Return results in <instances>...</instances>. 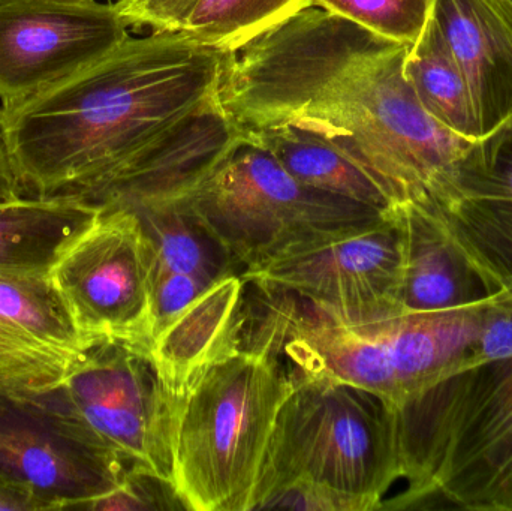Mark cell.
Returning a JSON list of instances; mask_svg holds the SVG:
<instances>
[{"label": "cell", "instance_id": "1", "mask_svg": "<svg viewBox=\"0 0 512 511\" xmlns=\"http://www.w3.org/2000/svg\"><path fill=\"white\" fill-rule=\"evenodd\" d=\"M409 45L309 5L228 54L219 99L240 129L292 125L324 138L393 209L424 206L474 141L418 101Z\"/></svg>", "mask_w": 512, "mask_h": 511}, {"label": "cell", "instance_id": "2", "mask_svg": "<svg viewBox=\"0 0 512 511\" xmlns=\"http://www.w3.org/2000/svg\"><path fill=\"white\" fill-rule=\"evenodd\" d=\"M228 53L182 32L129 36L23 107L0 137L27 197L80 195L219 95Z\"/></svg>", "mask_w": 512, "mask_h": 511}, {"label": "cell", "instance_id": "3", "mask_svg": "<svg viewBox=\"0 0 512 511\" xmlns=\"http://www.w3.org/2000/svg\"><path fill=\"white\" fill-rule=\"evenodd\" d=\"M258 293L254 309L246 311L245 342L276 356L295 377L349 384L400 407L480 362L487 303L348 323L291 294Z\"/></svg>", "mask_w": 512, "mask_h": 511}, {"label": "cell", "instance_id": "4", "mask_svg": "<svg viewBox=\"0 0 512 511\" xmlns=\"http://www.w3.org/2000/svg\"><path fill=\"white\" fill-rule=\"evenodd\" d=\"M294 386L276 356L245 344L192 384L174 422L173 483L186 510L251 511L277 414Z\"/></svg>", "mask_w": 512, "mask_h": 511}, {"label": "cell", "instance_id": "5", "mask_svg": "<svg viewBox=\"0 0 512 511\" xmlns=\"http://www.w3.org/2000/svg\"><path fill=\"white\" fill-rule=\"evenodd\" d=\"M292 377L294 390L277 414L251 511L259 498L297 480L381 510L385 495L402 480L396 408L349 384Z\"/></svg>", "mask_w": 512, "mask_h": 511}, {"label": "cell", "instance_id": "6", "mask_svg": "<svg viewBox=\"0 0 512 511\" xmlns=\"http://www.w3.org/2000/svg\"><path fill=\"white\" fill-rule=\"evenodd\" d=\"M171 200L224 246L242 272L387 215L304 185L245 134L206 177Z\"/></svg>", "mask_w": 512, "mask_h": 511}, {"label": "cell", "instance_id": "7", "mask_svg": "<svg viewBox=\"0 0 512 511\" xmlns=\"http://www.w3.org/2000/svg\"><path fill=\"white\" fill-rule=\"evenodd\" d=\"M38 396L129 468L173 482L177 405L147 351L93 342L75 357L62 383Z\"/></svg>", "mask_w": 512, "mask_h": 511}, {"label": "cell", "instance_id": "8", "mask_svg": "<svg viewBox=\"0 0 512 511\" xmlns=\"http://www.w3.org/2000/svg\"><path fill=\"white\" fill-rule=\"evenodd\" d=\"M152 269V249L137 213L105 206L48 278L87 345L116 341L149 353Z\"/></svg>", "mask_w": 512, "mask_h": 511}, {"label": "cell", "instance_id": "9", "mask_svg": "<svg viewBox=\"0 0 512 511\" xmlns=\"http://www.w3.org/2000/svg\"><path fill=\"white\" fill-rule=\"evenodd\" d=\"M240 275L256 290L291 294L334 320L372 323L403 314L402 236L390 212Z\"/></svg>", "mask_w": 512, "mask_h": 511}, {"label": "cell", "instance_id": "10", "mask_svg": "<svg viewBox=\"0 0 512 511\" xmlns=\"http://www.w3.org/2000/svg\"><path fill=\"white\" fill-rule=\"evenodd\" d=\"M117 3L0 0V113L80 74L131 36Z\"/></svg>", "mask_w": 512, "mask_h": 511}, {"label": "cell", "instance_id": "11", "mask_svg": "<svg viewBox=\"0 0 512 511\" xmlns=\"http://www.w3.org/2000/svg\"><path fill=\"white\" fill-rule=\"evenodd\" d=\"M128 470L38 393L0 389V474L29 486L47 510H80L113 491Z\"/></svg>", "mask_w": 512, "mask_h": 511}, {"label": "cell", "instance_id": "12", "mask_svg": "<svg viewBox=\"0 0 512 511\" xmlns=\"http://www.w3.org/2000/svg\"><path fill=\"white\" fill-rule=\"evenodd\" d=\"M435 498L454 509L512 511V356L463 372Z\"/></svg>", "mask_w": 512, "mask_h": 511}, {"label": "cell", "instance_id": "13", "mask_svg": "<svg viewBox=\"0 0 512 511\" xmlns=\"http://www.w3.org/2000/svg\"><path fill=\"white\" fill-rule=\"evenodd\" d=\"M432 213L495 293L512 285V117L474 141L438 194Z\"/></svg>", "mask_w": 512, "mask_h": 511}, {"label": "cell", "instance_id": "14", "mask_svg": "<svg viewBox=\"0 0 512 511\" xmlns=\"http://www.w3.org/2000/svg\"><path fill=\"white\" fill-rule=\"evenodd\" d=\"M246 285L240 273L219 279L153 336L149 357L176 405L210 366L243 347Z\"/></svg>", "mask_w": 512, "mask_h": 511}, {"label": "cell", "instance_id": "15", "mask_svg": "<svg viewBox=\"0 0 512 511\" xmlns=\"http://www.w3.org/2000/svg\"><path fill=\"white\" fill-rule=\"evenodd\" d=\"M390 215L402 236L403 314L459 311L495 296L478 267L432 213L405 204L391 209Z\"/></svg>", "mask_w": 512, "mask_h": 511}, {"label": "cell", "instance_id": "16", "mask_svg": "<svg viewBox=\"0 0 512 511\" xmlns=\"http://www.w3.org/2000/svg\"><path fill=\"white\" fill-rule=\"evenodd\" d=\"M430 18L465 74L484 137L512 117V21L492 0H433Z\"/></svg>", "mask_w": 512, "mask_h": 511}, {"label": "cell", "instance_id": "17", "mask_svg": "<svg viewBox=\"0 0 512 511\" xmlns=\"http://www.w3.org/2000/svg\"><path fill=\"white\" fill-rule=\"evenodd\" d=\"M101 207L80 195L23 197L0 203V276H48Z\"/></svg>", "mask_w": 512, "mask_h": 511}, {"label": "cell", "instance_id": "18", "mask_svg": "<svg viewBox=\"0 0 512 511\" xmlns=\"http://www.w3.org/2000/svg\"><path fill=\"white\" fill-rule=\"evenodd\" d=\"M304 185L388 213L393 209L375 182L324 138L292 125L242 129Z\"/></svg>", "mask_w": 512, "mask_h": 511}, {"label": "cell", "instance_id": "19", "mask_svg": "<svg viewBox=\"0 0 512 511\" xmlns=\"http://www.w3.org/2000/svg\"><path fill=\"white\" fill-rule=\"evenodd\" d=\"M152 249L156 273H180L215 284L237 273L224 246L174 200L132 204Z\"/></svg>", "mask_w": 512, "mask_h": 511}, {"label": "cell", "instance_id": "20", "mask_svg": "<svg viewBox=\"0 0 512 511\" xmlns=\"http://www.w3.org/2000/svg\"><path fill=\"white\" fill-rule=\"evenodd\" d=\"M405 75L433 119L465 140H480V123L468 81L430 17L417 41L409 45Z\"/></svg>", "mask_w": 512, "mask_h": 511}, {"label": "cell", "instance_id": "21", "mask_svg": "<svg viewBox=\"0 0 512 511\" xmlns=\"http://www.w3.org/2000/svg\"><path fill=\"white\" fill-rule=\"evenodd\" d=\"M0 324L65 353L89 347L48 276H0Z\"/></svg>", "mask_w": 512, "mask_h": 511}, {"label": "cell", "instance_id": "22", "mask_svg": "<svg viewBox=\"0 0 512 511\" xmlns=\"http://www.w3.org/2000/svg\"><path fill=\"white\" fill-rule=\"evenodd\" d=\"M309 5L312 0H201L182 32L201 44L233 53Z\"/></svg>", "mask_w": 512, "mask_h": 511}, {"label": "cell", "instance_id": "23", "mask_svg": "<svg viewBox=\"0 0 512 511\" xmlns=\"http://www.w3.org/2000/svg\"><path fill=\"white\" fill-rule=\"evenodd\" d=\"M77 356L0 324V389L20 395L53 389Z\"/></svg>", "mask_w": 512, "mask_h": 511}, {"label": "cell", "instance_id": "24", "mask_svg": "<svg viewBox=\"0 0 512 511\" xmlns=\"http://www.w3.org/2000/svg\"><path fill=\"white\" fill-rule=\"evenodd\" d=\"M334 14L403 44H414L429 21L433 0H312Z\"/></svg>", "mask_w": 512, "mask_h": 511}, {"label": "cell", "instance_id": "25", "mask_svg": "<svg viewBox=\"0 0 512 511\" xmlns=\"http://www.w3.org/2000/svg\"><path fill=\"white\" fill-rule=\"evenodd\" d=\"M80 510L137 511L186 510L174 483L149 471L129 468L122 482L102 497L84 504Z\"/></svg>", "mask_w": 512, "mask_h": 511}, {"label": "cell", "instance_id": "26", "mask_svg": "<svg viewBox=\"0 0 512 511\" xmlns=\"http://www.w3.org/2000/svg\"><path fill=\"white\" fill-rule=\"evenodd\" d=\"M288 509L303 511H373L363 498L334 491L319 483L297 482L277 486L256 501L254 510Z\"/></svg>", "mask_w": 512, "mask_h": 511}, {"label": "cell", "instance_id": "27", "mask_svg": "<svg viewBox=\"0 0 512 511\" xmlns=\"http://www.w3.org/2000/svg\"><path fill=\"white\" fill-rule=\"evenodd\" d=\"M210 285L213 284L180 273L152 275V339Z\"/></svg>", "mask_w": 512, "mask_h": 511}, {"label": "cell", "instance_id": "28", "mask_svg": "<svg viewBox=\"0 0 512 511\" xmlns=\"http://www.w3.org/2000/svg\"><path fill=\"white\" fill-rule=\"evenodd\" d=\"M201 0H117L131 27H150L152 32H180Z\"/></svg>", "mask_w": 512, "mask_h": 511}, {"label": "cell", "instance_id": "29", "mask_svg": "<svg viewBox=\"0 0 512 511\" xmlns=\"http://www.w3.org/2000/svg\"><path fill=\"white\" fill-rule=\"evenodd\" d=\"M504 356H512V285L487 302L478 339L480 362Z\"/></svg>", "mask_w": 512, "mask_h": 511}, {"label": "cell", "instance_id": "30", "mask_svg": "<svg viewBox=\"0 0 512 511\" xmlns=\"http://www.w3.org/2000/svg\"><path fill=\"white\" fill-rule=\"evenodd\" d=\"M47 510L38 495L23 483L15 482L0 474V511Z\"/></svg>", "mask_w": 512, "mask_h": 511}, {"label": "cell", "instance_id": "31", "mask_svg": "<svg viewBox=\"0 0 512 511\" xmlns=\"http://www.w3.org/2000/svg\"><path fill=\"white\" fill-rule=\"evenodd\" d=\"M23 195L20 180L15 174L5 144H3L2 137H0V203L15 200V198L23 197Z\"/></svg>", "mask_w": 512, "mask_h": 511}, {"label": "cell", "instance_id": "32", "mask_svg": "<svg viewBox=\"0 0 512 511\" xmlns=\"http://www.w3.org/2000/svg\"><path fill=\"white\" fill-rule=\"evenodd\" d=\"M492 2L512 21V0H492Z\"/></svg>", "mask_w": 512, "mask_h": 511}]
</instances>
